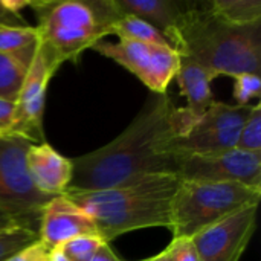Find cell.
I'll list each match as a JSON object with an SVG mask.
<instances>
[{"label": "cell", "mask_w": 261, "mask_h": 261, "mask_svg": "<svg viewBox=\"0 0 261 261\" xmlns=\"http://www.w3.org/2000/svg\"><path fill=\"white\" fill-rule=\"evenodd\" d=\"M50 252V249H47L40 240H37L32 245H28L23 249L12 254L6 261H49Z\"/></svg>", "instance_id": "d4e9b609"}, {"label": "cell", "mask_w": 261, "mask_h": 261, "mask_svg": "<svg viewBox=\"0 0 261 261\" xmlns=\"http://www.w3.org/2000/svg\"><path fill=\"white\" fill-rule=\"evenodd\" d=\"M261 188L242 184L180 180L171 200L173 237L193 239L249 206H258Z\"/></svg>", "instance_id": "277c9868"}, {"label": "cell", "mask_w": 261, "mask_h": 261, "mask_svg": "<svg viewBox=\"0 0 261 261\" xmlns=\"http://www.w3.org/2000/svg\"><path fill=\"white\" fill-rule=\"evenodd\" d=\"M180 179L174 174H150L98 191H66L95 223L98 236L110 243L127 232L168 228L171 200Z\"/></svg>", "instance_id": "3957f363"}, {"label": "cell", "mask_w": 261, "mask_h": 261, "mask_svg": "<svg viewBox=\"0 0 261 261\" xmlns=\"http://www.w3.org/2000/svg\"><path fill=\"white\" fill-rule=\"evenodd\" d=\"M234 99L239 106H248L252 98H260L261 80L258 73H240L234 76Z\"/></svg>", "instance_id": "603a6c76"}, {"label": "cell", "mask_w": 261, "mask_h": 261, "mask_svg": "<svg viewBox=\"0 0 261 261\" xmlns=\"http://www.w3.org/2000/svg\"><path fill=\"white\" fill-rule=\"evenodd\" d=\"M38 240V234L20 226L0 231V261H6L12 254Z\"/></svg>", "instance_id": "44dd1931"}, {"label": "cell", "mask_w": 261, "mask_h": 261, "mask_svg": "<svg viewBox=\"0 0 261 261\" xmlns=\"http://www.w3.org/2000/svg\"><path fill=\"white\" fill-rule=\"evenodd\" d=\"M15 113V102L0 99V135H6L12 125Z\"/></svg>", "instance_id": "484cf974"}, {"label": "cell", "mask_w": 261, "mask_h": 261, "mask_svg": "<svg viewBox=\"0 0 261 261\" xmlns=\"http://www.w3.org/2000/svg\"><path fill=\"white\" fill-rule=\"evenodd\" d=\"M14 226H17L6 214H3L2 211H0V231L2 229H9V228H14Z\"/></svg>", "instance_id": "83f0119b"}, {"label": "cell", "mask_w": 261, "mask_h": 261, "mask_svg": "<svg viewBox=\"0 0 261 261\" xmlns=\"http://www.w3.org/2000/svg\"><path fill=\"white\" fill-rule=\"evenodd\" d=\"M252 106L214 101L205 113L193 121L190 128L173 141L177 156H216L237 147L243 122Z\"/></svg>", "instance_id": "52a82bcc"}, {"label": "cell", "mask_w": 261, "mask_h": 261, "mask_svg": "<svg viewBox=\"0 0 261 261\" xmlns=\"http://www.w3.org/2000/svg\"><path fill=\"white\" fill-rule=\"evenodd\" d=\"M49 261H70L60 249H54L52 252H50V260Z\"/></svg>", "instance_id": "f546056e"}, {"label": "cell", "mask_w": 261, "mask_h": 261, "mask_svg": "<svg viewBox=\"0 0 261 261\" xmlns=\"http://www.w3.org/2000/svg\"><path fill=\"white\" fill-rule=\"evenodd\" d=\"M194 118L171 98L147 99L130 125L109 144L72 159L73 176L66 191H98L150 174H174L179 156L173 141L182 136Z\"/></svg>", "instance_id": "6da1fadb"}, {"label": "cell", "mask_w": 261, "mask_h": 261, "mask_svg": "<svg viewBox=\"0 0 261 261\" xmlns=\"http://www.w3.org/2000/svg\"><path fill=\"white\" fill-rule=\"evenodd\" d=\"M92 49L133 73L154 95L167 93L180 61V55L171 46L130 40L116 43L101 40Z\"/></svg>", "instance_id": "9c48e42d"}, {"label": "cell", "mask_w": 261, "mask_h": 261, "mask_svg": "<svg viewBox=\"0 0 261 261\" xmlns=\"http://www.w3.org/2000/svg\"><path fill=\"white\" fill-rule=\"evenodd\" d=\"M237 150L248 153H261V104L252 106V110L242 125Z\"/></svg>", "instance_id": "ffe728a7"}, {"label": "cell", "mask_w": 261, "mask_h": 261, "mask_svg": "<svg viewBox=\"0 0 261 261\" xmlns=\"http://www.w3.org/2000/svg\"><path fill=\"white\" fill-rule=\"evenodd\" d=\"M0 136H2V135H0Z\"/></svg>", "instance_id": "4dcf8cb0"}, {"label": "cell", "mask_w": 261, "mask_h": 261, "mask_svg": "<svg viewBox=\"0 0 261 261\" xmlns=\"http://www.w3.org/2000/svg\"><path fill=\"white\" fill-rule=\"evenodd\" d=\"M142 261H173V260H171L170 254L167 252V249H164V251H161L159 254H156V255H153V257H150V258H147V260H142Z\"/></svg>", "instance_id": "f1b7e54d"}, {"label": "cell", "mask_w": 261, "mask_h": 261, "mask_svg": "<svg viewBox=\"0 0 261 261\" xmlns=\"http://www.w3.org/2000/svg\"><path fill=\"white\" fill-rule=\"evenodd\" d=\"M80 236H98L93 220L66 196L54 197L41 211L38 240L54 251Z\"/></svg>", "instance_id": "7c38bea8"}, {"label": "cell", "mask_w": 261, "mask_h": 261, "mask_svg": "<svg viewBox=\"0 0 261 261\" xmlns=\"http://www.w3.org/2000/svg\"><path fill=\"white\" fill-rule=\"evenodd\" d=\"M174 78L182 96L187 99V112L197 119L216 101L211 90L213 75L194 60L180 57Z\"/></svg>", "instance_id": "5bb4252c"}, {"label": "cell", "mask_w": 261, "mask_h": 261, "mask_svg": "<svg viewBox=\"0 0 261 261\" xmlns=\"http://www.w3.org/2000/svg\"><path fill=\"white\" fill-rule=\"evenodd\" d=\"M122 14L135 15L154 26L164 37L179 23L188 0H115Z\"/></svg>", "instance_id": "9a60e30c"}, {"label": "cell", "mask_w": 261, "mask_h": 261, "mask_svg": "<svg viewBox=\"0 0 261 261\" xmlns=\"http://www.w3.org/2000/svg\"><path fill=\"white\" fill-rule=\"evenodd\" d=\"M110 35H116L118 40H130V41H141L159 46H170L165 37L150 23L135 15L124 14L115 23H112L109 29Z\"/></svg>", "instance_id": "ac0fdd59"}, {"label": "cell", "mask_w": 261, "mask_h": 261, "mask_svg": "<svg viewBox=\"0 0 261 261\" xmlns=\"http://www.w3.org/2000/svg\"><path fill=\"white\" fill-rule=\"evenodd\" d=\"M165 249L173 261H199L197 249L194 246L193 239L173 237V240Z\"/></svg>", "instance_id": "cb8c5ba5"}, {"label": "cell", "mask_w": 261, "mask_h": 261, "mask_svg": "<svg viewBox=\"0 0 261 261\" xmlns=\"http://www.w3.org/2000/svg\"><path fill=\"white\" fill-rule=\"evenodd\" d=\"M165 40L180 57L205 67L213 78L260 75L261 24L225 23L206 9L205 2H187L179 23Z\"/></svg>", "instance_id": "7a4b0ae2"}, {"label": "cell", "mask_w": 261, "mask_h": 261, "mask_svg": "<svg viewBox=\"0 0 261 261\" xmlns=\"http://www.w3.org/2000/svg\"><path fill=\"white\" fill-rule=\"evenodd\" d=\"M205 6L216 18L234 26L261 24L260 0H205Z\"/></svg>", "instance_id": "e0dca14e"}, {"label": "cell", "mask_w": 261, "mask_h": 261, "mask_svg": "<svg viewBox=\"0 0 261 261\" xmlns=\"http://www.w3.org/2000/svg\"><path fill=\"white\" fill-rule=\"evenodd\" d=\"M180 180L228 182L261 188V153L231 150L216 156H179Z\"/></svg>", "instance_id": "30bf717a"}, {"label": "cell", "mask_w": 261, "mask_h": 261, "mask_svg": "<svg viewBox=\"0 0 261 261\" xmlns=\"http://www.w3.org/2000/svg\"><path fill=\"white\" fill-rule=\"evenodd\" d=\"M26 167L35 188L50 197L63 196L72 182V159L60 154L47 142L32 144L29 147Z\"/></svg>", "instance_id": "4fadbf2b"}, {"label": "cell", "mask_w": 261, "mask_h": 261, "mask_svg": "<svg viewBox=\"0 0 261 261\" xmlns=\"http://www.w3.org/2000/svg\"><path fill=\"white\" fill-rule=\"evenodd\" d=\"M61 64L63 61L57 52L40 38L34 60L28 69L20 95L15 101L12 125L6 135L24 138L32 144L46 142L43 128L46 93L50 80Z\"/></svg>", "instance_id": "ba28073f"}, {"label": "cell", "mask_w": 261, "mask_h": 261, "mask_svg": "<svg viewBox=\"0 0 261 261\" xmlns=\"http://www.w3.org/2000/svg\"><path fill=\"white\" fill-rule=\"evenodd\" d=\"M89 261H124L121 260L116 254H115V251L110 248V245L107 243V242H104L98 249H96V252L92 255V258Z\"/></svg>", "instance_id": "4316f807"}, {"label": "cell", "mask_w": 261, "mask_h": 261, "mask_svg": "<svg viewBox=\"0 0 261 261\" xmlns=\"http://www.w3.org/2000/svg\"><path fill=\"white\" fill-rule=\"evenodd\" d=\"M40 34L35 26H9L0 24V52L18 58L26 66H31Z\"/></svg>", "instance_id": "2e32d148"}, {"label": "cell", "mask_w": 261, "mask_h": 261, "mask_svg": "<svg viewBox=\"0 0 261 261\" xmlns=\"http://www.w3.org/2000/svg\"><path fill=\"white\" fill-rule=\"evenodd\" d=\"M40 38L47 43L63 63H75L86 49H92L109 35L93 0L31 2Z\"/></svg>", "instance_id": "5b68a950"}, {"label": "cell", "mask_w": 261, "mask_h": 261, "mask_svg": "<svg viewBox=\"0 0 261 261\" xmlns=\"http://www.w3.org/2000/svg\"><path fill=\"white\" fill-rule=\"evenodd\" d=\"M257 210H242L193 237L199 261H240L255 232Z\"/></svg>", "instance_id": "8fae6325"}, {"label": "cell", "mask_w": 261, "mask_h": 261, "mask_svg": "<svg viewBox=\"0 0 261 261\" xmlns=\"http://www.w3.org/2000/svg\"><path fill=\"white\" fill-rule=\"evenodd\" d=\"M32 142L14 135L0 136V211L17 226L38 234L43 208L54 199L38 191L26 167Z\"/></svg>", "instance_id": "8992f818"}, {"label": "cell", "mask_w": 261, "mask_h": 261, "mask_svg": "<svg viewBox=\"0 0 261 261\" xmlns=\"http://www.w3.org/2000/svg\"><path fill=\"white\" fill-rule=\"evenodd\" d=\"M102 243L104 240L99 236H80L66 242L58 249L70 261H89Z\"/></svg>", "instance_id": "7402d4cb"}, {"label": "cell", "mask_w": 261, "mask_h": 261, "mask_svg": "<svg viewBox=\"0 0 261 261\" xmlns=\"http://www.w3.org/2000/svg\"><path fill=\"white\" fill-rule=\"evenodd\" d=\"M28 69L18 58L0 52V99L17 101Z\"/></svg>", "instance_id": "d6986e66"}]
</instances>
